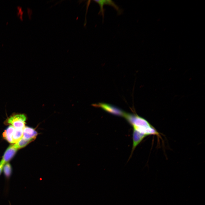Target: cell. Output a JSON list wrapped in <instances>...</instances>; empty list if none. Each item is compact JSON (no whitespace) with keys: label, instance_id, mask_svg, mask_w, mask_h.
Instances as JSON below:
<instances>
[{"label":"cell","instance_id":"ba28073f","mask_svg":"<svg viewBox=\"0 0 205 205\" xmlns=\"http://www.w3.org/2000/svg\"><path fill=\"white\" fill-rule=\"evenodd\" d=\"M3 170L4 175L7 178H9L11 177L12 173L11 166L9 163H6L4 165Z\"/></svg>","mask_w":205,"mask_h":205},{"label":"cell","instance_id":"5b68a950","mask_svg":"<svg viewBox=\"0 0 205 205\" xmlns=\"http://www.w3.org/2000/svg\"><path fill=\"white\" fill-rule=\"evenodd\" d=\"M15 128L10 125L3 133V138L9 142L13 144V136Z\"/></svg>","mask_w":205,"mask_h":205},{"label":"cell","instance_id":"277c9868","mask_svg":"<svg viewBox=\"0 0 205 205\" xmlns=\"http://www.w3.org/2000/svg\"><path fill=\"white\" fill-rule=\"evenodd\" d=\"M38 133L34 129L25 126L23 129L22 138L31 142L36 138Z\"/></svg>","mask_w":205,"mask_h":205},{"label":"cell","instance_id":"7c38bea8","mask_svg":"<svg viewBox=\"0 0 205 205\" xmlns=\"http://www.w3.org/2000/svg\"><path fill=\"white\" fill-rule=\"evenodd\" d=\"M5 164L2 162L1 161L0 162V176L3 170V167Z\"/></svg>","mask_w":205,"mask_h":205},{"label":"cell","instance_id":"3957f363","mask_svg":"<svg viewBox=\"0 0 205 205\" xmlns=\"http://www.w3.org/2000/svg\"><path fill=\"white\" fill-rule=\"evenodd\" d=\"M18 149L14 144L10 145L5 151L1 161L5 164L8 163L15 156Z\"/></svg>","mask_w":205,"mask_h":205},{"label":"cell","instance_id":"52a82bcc","mask_svg":"<svg viewBox=\"0 0 205 205\" xmlns=\"http://www.w3.org/2000/svg\"><path fill=\"white\" fill-rule=\"evenodd\" d=\"M23 129L15 128L13 136V144L19 141L22 137Z\"/></svg>","mask_w":205,"mask_h":205},{"label":"cell","instance_id":"7a4b0ae2","mask_svg":"<svg viewBox=\"0 0 205 205\" xmlns=\"http://www.w3.org/2000/svg\"><path fill=\"white\" fill-rule=\"evenodd\" d=\"M93 106L101 108L110 114L117 116L123 117L125 113L118 108L107 103H99L93 104Z\"/></svg>","mask_w":205,"mask_h":205},{"label":"cell","instance_id":"8992f818","mask_svg":"<svg viewBox=\"0 0 205 205\" xmlns=\"http://www.w3.org/2000/svg\"><path fill=\"white\" fill-rule=\"evenodd\" d=\"M146 136L136 131L133 130V144L132 151H133L136 146L142 141Z\"/></svg>","mask_w":205,"mask_h":205},{"label":"cell","instance_id":"8fae6325","mask_svg":"<svg viewBox=\"0 0 205 205\" xmlns=\"http://www.w3.org/2000/svg\"><path fill=\"white\" fill-rule=\"evenodd\" d=\"M94 1L97 3L99 5L100 7V13L102 15V16L103 17L104 16L103 6L104 5V0H95Z\"/></svg>","mask_w":205,"mask_h":205},{"label":"cell","instance_id":"30bf717a","mask_svg":"<svg viewBox=\"0 0 205 205\" xmlns=\"http://www.w3.org/2000/svg\"><path fill=\"white\" fill-rule=\"evenodd\" d=\"M104 5H108L113 7L117 11L118 14L122 13V11L119 7L114 3V2L111 0H104Z\"/></svg>","mask_w":205,"mask_h":205},{"label":"cell","instance_id":"6da1fadb","mask_svg":"<svg viewBox=\"0 0 205 205\" xmlns=\"http://www.w3.org/2000/svg\"><path fill=\"white\" fill-rule=\"evenodd\" d=\"M27 117L23 113H13L5 121V125L12 126L16 129H23Z\"/></svg>","mask_w":205,"mask_h":205},{"label":"cell","instance_id":"9c48e42d","mask_svg":"<svg viewBox=\"0 0 205 205\" xmlns=\"http://www.w3.org/2000/svg\"><path fill=\"white\" fill-rule=\"evenodd\" d=\"M30 142L22 138L19 141L14 144L15 147L18 149L25 147Z\"/></svg>","mask_w":205,"mask_h":205}]
</instances>
